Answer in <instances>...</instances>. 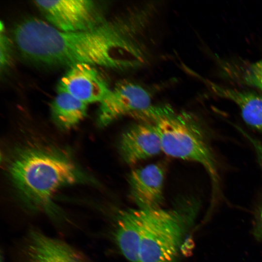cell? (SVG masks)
I'll return each mask as SVG.
<instances>
[{"label": "cell", "instance_id": "obj_1", "mask_svg": "<svg viewBox=\"0 0 262 262\" xmlns=\"http://www.w3.org/2000/svg\"><path fill=\"white\" fill-rule=\"evenodd\" d=\"M103 22L91 30L66 32L44 20L31 17L16 26L13 36L22 55L35 63L69 67L83 63L109 68Z\"/></svg>", "mask_w": 262, "mask_h": 262}, {"label": "cell", "instance_id": "obj_2", "mask_svg": "<svg viewBox=\"0 0 262 262\" xmlns=\"http://www.w3.org/2000/svg\"><path fill=\"white\" fill-rule=\"evenodd\" d=\"M8 170L23 200L31 207L50 213L55 211L52 198L58 189L86 180L65 155L39 147L18 150L11 159Z\"/></svg>", "mask_w": 262, "mask_h": 262}, {"label": "cell", "instance_id": "obj_3", "mask_svg": "<svg viewBox=\"0 0 262 262\" xmlns=\"http://www.w3.org/2000/svg\"><path fill=\"white\" fill-rule=\"evenodd\" d=\"M131 115L155 126L163 152L173 158L201 164L210 177L214 192L219 188L216 160L203 129L194 116L189 113L177 112L166 104L151 105Z\"/></svg>", "mask_w": 262, "mask_h": 262}, {"label": "cell", "instance_id": "obj_4", "mask_svg": "<svg viewBox=\"0 0 262 262\" xmlns=\"http://www.w3.org/2000/svg\"><path fill=\"white\" fill-rule=\"evenodd\" d=\"M198 202L178 201L170 209H140L138 262H177L181 246L197 213ZM139 209V208H138Z\"/></svg>", "mask_w": 262, "mask_h": 262}, {"label": "cell", "instance_id": "obj_5", "mask_svg": "<svg viewBox=\"0 0 262 262\" xmlns=\"http://www.w3.org/2000/svg\"><path fill=\"white\" fill-rule=\"evenodd\" d=\"M34 3L48 23L63 32L91 30L106 20L101 4L93 0H38Z\"/></svg>", "mask_w": 262, "mask_h": 262}, {"label": "cell", "instance_id": "obj_6", "mask_svg": "<svg viewBox=\"0 0 262 262\" xmlns=\"http://www.w3.org/2000/svg\"><path fill=\"white\" fill-rule=\"evenodd\" d=\"M151 105V95L143 86L129 81L119 82L99 103L98 124L106 126L122 116H130Z\"/></svg>", "mask_w": 262, "mask_h": 262}, {"label": "cell", "instance_id": "obj_7", "mask_svg": "<svg viewBox=\"0 0 262 262\" xmlns=\"http://www.w3.org/2000/svg\"><path fill=\"white\" fill-rule=\"evenodd\" d=\"M111 89L94 66L83 63L69 67L57 88V92L67 93L87 104L100 103Z\"/></svg>", "mask_w": 262, "mask_h": 262}, {"label": "cell", "instance_id": "obj_8", "mask_svg": "<svg viewBox=\"0 0 262 262\" xmlns=\"http://www.w3.org/2000/svg\"><path fill=\"white\" fill-rule=\"evenodd\" d=\"M165 167L164 163L158 162L135 168L129 173L130 194L139 209L160 208L164 199Z\"/></svg>", "mask_w": 262, "mask_h": 262}, {"label": "cell", "instance_id": "obj_9", "mask_svg": "<svg viewBox=\"0 0 262 262\" xmlns=\"http://www.w3.org/2000/svg\"><path fill=\"white\" fill-rule=\"evenodd\" d=\"M118 150L123 161L130 165L158 154L162 147L156 127L146 121L131 125L122 134Z\"/></svg>", "mask_w": 262, "mask_h": 262}, {"label": "cell", "instance_id": "obj_10", "mask_svg": "<svg viewBox=\"0 0 262 262\" xmlns=\"http://www.w3.org/2000/svg\"><path fill=\"white\" fill-rule=\"evenodd\" d=\"M25 245L24 262H89L70 245L39 230L29 232Z\"/></svg>", "mask_w": 262, "mask_h": 262}, {"label": "cell", "instance_id": "obj_11", "mask_svg": "<svg viewBox=\"0 0 262 262\" xmlns=\"http://www.w3.org/2000/svg\"><path fill=\"white\" fill-rule=\"evenodd\" d=\"M115 237L121 252L130 262H138L141 238L140 210L120 211L116 221Z\"/></svg>", "mask_w": 262, "mask_h": 262}, {"label": "cell", "instance_id": "obj_12", "mask_svg": "<svg viewBox=\"0 0 262 262\" xmlns=\"http://www.w3.org/2000/svg\"><path fill=\"white\" fill-rule=\"evenodd\" d=\"M217 96L235 103L240 108L244 121L251 128L262 132V98L251 91L225 87L206 81Z\"/></svg>", "mask_w": 262, "mask_h": 262}, {"label": "cell", "instance_id": "obj_13", "mask_svg": "<svg viewBox=\"0 0 262 262\" xmlns=\"http://www.w3.org/2000/svg\"><path fill=\"white\" fill-rule=\"evenodd\" d=\"M88 104L65 92H57L52 102V118L58 126L69 129L86 116Z\"/></svg>", "mask_w": 262, "mask_h": 262}, {"label": "cell", "instance_id": "obj_14", "mask_svg": "<svg viewBox=\"0 0 262 262\" xmlns=\"http://www.w3.org/2000/svg\"><path fill=\"white\" fill-rule=\"evenodd\" d=\"M231 73L240 82L262 92V60L237 66V68L231 69Z\"/></svg>", "mask_w": 262, "mask_h": 262}, {"label": "cell", "instance_id": "obj_15", "mask_svg": "<svg viewBox=\"0 0 262 262\" xmlns=\"http://www.w3.org/2000/svg\"><path fill=\"white\" fill-rule=\"evenodd\" d=\"M0 66L1 71L5 70L9 65L12 57V43L7 35L4 24L0 22Z\"/></svg>", "mask_w": 262, "mask_h": 262}, {"label": "cell", "instance_id": "obj_16", "mask_svg": "<svg viewBox=\"0 0 262 262\" xmlns=\"http://www.w3.org/2000/svg\"><path fill=\"white\" fill-rule=\"evenodd\" d=\"M235 127L246 138L253 146L257 154L259 163L262 168V142L248 134L246 131L238 126L236 125Z\"/></svg>", "mask_w": 262, "mask_h": 262}, {"label": "cell", "instance_id": "obj_17", "mask_svg": "<svg viewBox=\"0 0 262 262\" xmlns=\"http://www.w3.org/2000/svg\"><path fill=\"white\" fill-rule=\"evenodd\" d=\"M194 244L190 237H186L183 241L180 249V253L184 256H188L194 247Z\"/></svg>", "mask_w": 262, "mask_h": 262}, {"label": "cell", "instance_id": "obj_18", "mask_svg": "<svg viewBox=\"0 0 262 262\" xmlns=\"http://www.w3.org/2000/svg\"><path fill=\"white\" fill-rule=\"evenodd\" d=\"M254 233L257 238L262 239V208L257 217Z\"/></svg>", "mask_w": 262, "mask_h": 262}, {"label": "cell", "instance_id": "obj_19", "mask_svg": "<svg viewBox=\"0 0 262 262\" xmlns=\"http://www.w3.org/2000/svg\"><path fill=\"white\" fill-rule=\"evenodd\" d=\"M4 258L3 257V256L2 255H1V257H0V262H4Z\"/></svg>", "mask_w": 262, "mask_h": 262}]
</instances>
